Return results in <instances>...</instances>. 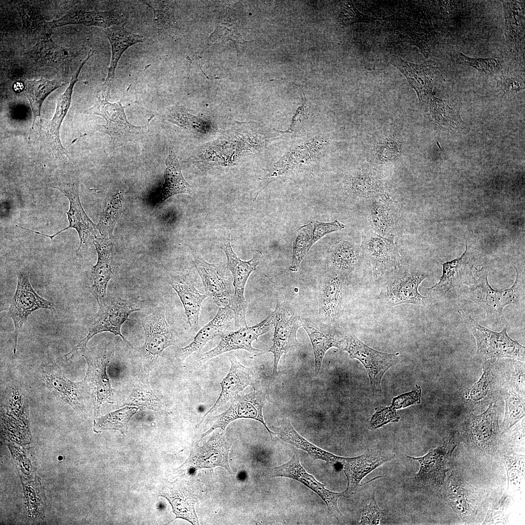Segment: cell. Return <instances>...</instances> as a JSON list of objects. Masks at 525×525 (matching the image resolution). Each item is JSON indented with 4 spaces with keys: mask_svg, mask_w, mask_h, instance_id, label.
<instances>
[{
    "mask_svg": "<svg viewBox=\"0 0 525 525\" xmlns=\"http://www.w3.org/2000/svg\"><path fill=\"white\" fill-rule=\"evenodd\" d=\"M92 55L91 52H88L87 57L80 64L76 72L72 76L68 87L57 98L56 109L52 119L45 123L40 121L41 140L55 157L65 156L70 159L67 150L63 147L60 141V128L70 107L73 87L78 81V75L83 66Z\"/></svg>",
    "mask_w": 525,
    "mask_h": 525,
    "instance_id": "ac0fdd59",
    "label": "cell"
},
{
    "mask_svg": "<svg viewBox=\"0 0 525 525\" xmlns=\"http://www.w3.org/2000/svg\"><path fill=\"white\" fill-rule=\"evenodd\" d=\"M42 379L60 400L75 410L83 408L85 398L89 397L84 380L78 382L70 381L56 365H50L43 369Z\"/></svg>",
    "mask_w": 525,
    "mask_h": 525,
    "instance_id": "484cf974",
    "label": "cell"
},
{
    "mask_svg": "<svg viewBox=\"0 0 525 525\" xmlns=\"http://www.w3.org/2000/svg\"><path fill=\"white\" fill-rule=\"evenodd\" d=\"M400 419L396 409L391 406L380 407L377 409L369 422V428L375 429L390 422H398Z\"/></svg>",
    "mask_w": 525,
    "mask_h": 525,
    "instance_id": "6f0895ef",
    "label": "cell"
},
{
    "mask_svg": "<svg viewBox=\"0 0 525 525\" xmlns=\"http://www.w3.org/2000/svg\"><path fill=\"white\" fill-rule=\"evenodd\" d=\"M234 318V313L230 307H218L213 318L198 331L193 340L178 351V358L184 360L192 353L198 352L210 341L218 335H222Z\"/></svg>",
    "mask_w": 525,
    "mask_h": 525,
    "instance_id": "4dcf8cb0",
    "label": "cell"
},
{
    "mask_svg": "<svg viewBox=\"0 0 525 525\" xmlns=\"http://www.w3.org/2000/svg\"><path fill=\"white\" fill-rule=\"evenodd\" d=\"M369 220L374 232L391 241L402 231V217L398 204L385 194L371 201Z\"/></svg>",
    "mask_w": 525,
    "mask_h": 525,
    "instance_id": "cb8c5ba5",
    "label": "cell"
},
{
    "mask_svg": "<svg viewBox=\"0 0 525 525\" xmlns=\"http://www.w3.org/2000/svg\"><path fill=\"white\" fill-rule=\"evenodd\" d=\"M272 477H284L297 480L317 494L326 504L330 514L339 522H343V515L339 509L338 499L345 496V491L342 492L332 491L325 487L315 477L309 473L302 467L298 455L295 453L286 463L270 469L267 472Z\"/></svg>",
    "mask_w": 525,
    "mask_h": 525,
    "instance_id": "8fae6325",
    "label": "cell"
},
{
    "mask_svg": "<svg viewBox=\"0 0 525 525\" xmlns=\"http://www.w3.org/2000/svg\"><path fill=\"white\" fill-rule=\"evenodd\" d=\"M170 284L177 293L183 305L187 322L191 330L197 332L199 329L200 308L207 295L200 292L190 279L185 275L172 277Z\"/></svg>",
    "mask_w": 525,
    "mask_h": 525,
    "instance_id": "f546056e",
    "label": "cell"
},
{
    "mask_svg": "<svg viewBox=\"0 0 525 525\" xmlns=\"http://www.w3.org/2000/svg\"><path fill=\"white\" fill-rule=\"evenodd\" d=\"M302 327L311 342L314 354L315 372L318 374L327 351L332 347L343 350L346 336L332 328H319L303 320Z\"/></svg>",
    "mask_w": 525,
    "mask_h": 525,
    "instance_id": "d590c367",
    "label": "cell"
},
{
    "mask_svg": "<svg viewBox=\"0 0 525 525\" xmlns=\"http://www.w3.org/2000/svg\"><path fill=\"white\" fill-rule=\"evenodd\" d=\"M458 62L461 64L475 68L486 74H493L499 70L500 61L493 58H474L466 56L460 52L458 55Z\"/></svg>",
    "mask_w": 525,
    "mask_h": 525,
    "instance_id": "db71d44e",
    "label": "cell"
},
{
    "mask_svg": "<svg viewBox=\"0 0 525 525\" xmlns=\"http://www.w3.org/2000/svg\"><path fill=\"white\" fill-rule=\"evenodd\" d=\"M502 360L504 385L525 396V362L509 359Z\"/></svg>",
    "mask_w": 525,
    "mask_h": 525,
    "instance_id": "7dc6e473",
    "label": "cell"
},
{
    "mask_svg": "<svg viewBox=\"0 0 525 525\" xmlns=\"http://www.w3.org/2000/svg\"><path fill=\"white\" fill-rule=\"evenodd\" d=\"M385 143L381 144L379 148H378V152L379 154L382 156L384 154H386L383 158H385L384 160H389L393 159V158L396 157L397 154V147L395 145L393 142L385 141Z\"/></svg>",
    "mask_w": 525,
    "mask_h": 525,
    "instance_id": "03108f58",
    "label": "cell"
},
{
    "mask_svg": "<svg viewBox=\"0 0 525 525\" xmlns=\"http://www.w3.org/2000/svg\"><path fill=\"white\" fill-rule=\"evenodd\" d=\"M272 312L261 322L252 326L240 328L235 332L221 336V340L214 349L202 353L199 357L201 364L223 353L237 350H244L254 354H260L261 350L254 348L252 344L258 337L269 331L273 325Z\"/></svg>",
    "mask_w": 525,
    "mask_h": 525,
    "instance_id": "e0dca14e",
    "label": "cell"
},
{
    "mask_svg": "<svg viewBox=\"0 0 525 525\" xmlns=\"http://www.w3.org/2000/svg\"><path fill=\"white\" fill-rule=\"evenodd\" d=\"M54 304L39 295L33 289L27 271L17 273V284L15 295L11 299L8 315L15 326V346L13 352H16L18 335L28 317L34 311L41 309L52 310Z\"/></svg>",
    "mask_w": 525,
    "mask_h": 525,
    "instance_id": "30bf717a",
    "label": "cell"
},
{
    "mask_svg": "<svg viewBox=\"0 0 525 525\" xmlns=\"http://www.w3.org/2000/svg\"><path fill=\"white\" fill-rule=\"evenodd\" d=\"M312 246L325 235L344 229V224L336 220L330 222L313 221L304 225Z\"/></svg>",
    "mask_w": 525,
    "mask_h": 525,
    "instance_id": "816d5d0a",
    "label": "cell"
},
{
    "mask_svg": "<svg viewBox=\"0 0 525 525\" xmlns=\"http://www.w3.org/2000/svg\"><path fill=\"white\" fill-rule=\"evenodd\" d=\"M274 314V333L273 344L267 352H271L274 357L272 376L275 377L277 373L279 361L298 343L297 332L302 327V320L299 312L291 304L281 299H278Z\"/></svg>",
    "mask_w": 525,
    "mask_h": 525,
    "instance_id": "ba28073f",
    "label": "cell"
},
{
    "mask_svg": "<svg viewBox=\"0 0 525 525\" xmlns=\"http://www.w3.org/2000/svg\"><path fill=\"white\" fill-rule=\"evenodd\" d=\"M232 444L224 432L214 433L202 445H196L192 448L190 455L184 465L193 470L219 466L232 474L228 458Z\"/></svg>",
    "mask_w": 525,
    "mask_h": 525,
    "instance_id": "7402d4cb",
    "label": "cell"
},
{
    "mask_svg": "<svg viewBox=\"0 0 525 525\" xmlns=\"http://www.w3.org/2000/svg\"><path fill=\"white\" fill-rule=\"evenodd\" d=\"M382 511L378 507L373 492L368 505L364 509L359 524L379 525L382 517Z\"/></svg>",
    "mask_w": 525,
    "mask_h": 525,
    "instance_id": "91938a15",
    "label": "cell"
},
{
    "mask_svg": "<svg viewBox=\"0 0 525 525\" xmlns=\"http://www.w3.org/2000/svg\"><path fill=\"white\" fill-rule=\"evenodd\" d=\"M220 247L226 255V266L233 277L234 291L231 308L234 313L235 326L236 328H240L247 326L246 313L247 303L244 297L245 285L250 275L256 269L259 263L261 253L256 252L248 261L242 260L234 252L229 237Z\"/></svg>",
    "mask_w": 525,
    "mask_h": 525,
    "instance_id": "9c48e42d",
    "label": "cell"
},
{
    "mask_svg": "<svg viewBox=\"0 0 525 525\" xmlns=\"http://www.w3.org/2000/svg\"><path fill=\"white\" fill-rule=\"evenodd\" d=\"M122 209L120 195L117 193L108 201L100 216L97 225L101 236L112 239L113 231Z\"/></svg>",
    "mask_w": 525,
    "mask_h": 525,
    "instance_id": "bcb514c9",
    "label": "cell"
},
{
    "mask_svg": "<svg viewBox=\"0 0 525 525\" xmlns=\"http://www.w3.org/2000/svg\"><path fill=\"white\" fill-rule=\"evenodd\" d=\"M440 446L430 450L425 455L419 457L406 455L417 460L420 464L419 471L412 479L419 485L438 487L445 480L451 455L455 445L454 435L450 436Z\"/></svg>",
    "mask_w": 525,
    "mask_h": 525,
    "instance_id": "2e32d148",
    "label": "cell"
},
{
    "mask_svg": "<svg viewBox=\"0 0 525 525\" xmlns=\"http://www.w3.org/2000/svg\"><path fill=\"white\" fill-rule=\"evenodd\" d=\"M303 226L298 230L297 236L293 243L292 260L290 270L296 272L304 257L307 254L312 246L308 234Z\"/></svg>",
    "mask_w": 525,
    "mask_h": 525,
    "instance_id": "f5cc1de1",
    "label": "cell"
},
{
    "mask_svg": "<svg viewBox=\"0 0 525 525\" xmlns=\"http://www.w3.org/2000/svg\"><path fill=\"white\" fill-rule=\"evenodd\" d=\"M48 186L60 191L70 202L69 210L66 212L69 224L57 233L49 235L30 229L17 226V227L41 235L53 240L58 234L69 228L75 229L78 234L80 243L78 251L88 248L97 237V225L94 224L85 211L79 197V182L76 179L57 180L50 183Z\"/></svg>",
    "mask_w": 525,
    "mask_h": 525,
    "instance_id": "5b68a950",
    "label": "cell"
},
{
    "mask_svg": "<svg viewBox=\"0 0 525 525\" xmlns=\"http://www.w3.org/2000/svg\"><path fill=\"white\" fill-rule=\"evenodd\" d=\"M496 402L490 403L482 414L472 413L465 418L462 434L470 443L481 448H489L496 443L499 427Z\"/></svg>",
    "mask_w": 525,
    "mask_h": 525,
    "instance_id": "44dd1931",
    "label": "cell"
},
{
    "mask_svg": "<svg viewBox=\"0 0 525 525\" xmlns=\"http://www.w3.org/2000/svg\"><path fill=\"white\" fill-rule=\"evenodd\" d=\"M501 396L505 401V413L501 424V434L507 432L525 416V396L503 384Z\"/></svg>",
    "mask_w": 525,
    "mask_h": 525,
    "instance_id": "ee69618b",
    "label": "cell"
},
{
    "mask_svg": "<svg viewBox=\"0 0 525 525\" xmlns=\"http://www.w3.org/2000/svg\"><path fill=\"white\" fill-rule=\"evenodd\" d=\"M361 251L357 245L347 240L334 244L327 258L331 271L343 275L353 271L359 264Z\"/></svg>",
    "mask_w": 525,
    "mask_h": 525,
    "instance_id": "ab89813d",
    "label": "cell"
},
{
    "mask_svg": "<svg viewBox=\"0 0 525 525\" xmlns=\"http://www.w3.org/2000/svg\"><path fill=\"white\" fill-rule=\"evenodd\" d=\"M458 313L475 337L477 359L483 362L505 358L525 362V347L508 335L506 328L499 332H493L480 325L462 309Z\"/></svg>",
    "mask_w": 525,
    "mask_h": 525,
    "instance_id": "3957f363",
    "label": "cell"
},
{
    "mask_svg": "<svg viewBox=\"0 0 525 525\" xmlns=\"http://www.w3.org/2000/svg\"><path fill=\"white\" fill-rule=\"evenodd\" d=\"M252 389L245 394L238 395L231 400L227 410L213 417L212 426L202 434L200 441L217 428L224 431L230 423L239 419H251L259 421L263 424L271 437L276 436L275 433L267 426L262 414L266 392L260 382L252 386Z\"/></svg>",
    "mask_w": 525,
    "mask_h": 525,
    "instance_id": "52a82bcc",
    "label": "cell"
},
{
    "mask_svg": "<svg viewBox=\"0 0 525 525\" xmlns=\"http://www.w3.org/2000/svg\"><path fill=\"white\" fill-rule=\"evenodd\" d=\"M126 19L122 14L115 10L106 11H71L62 18L48 22L54 28L67 24H81L87 26H95L105 29L115 25H123Z\"/></svg>",
    "mask_w": 525,
    "mask_h": 525,
    "instance_id": "e575fe53",
    "label": "cell"
},
{
    "mask_svg": "<svg viewBox=\"0 0 525 525\" xmlns=\"http://www.w3.org/2000/svg\"><path fill=\"white\" fill-rule=\"evenodd\" d=\"M507 469H508L507 471L508 479L507 490L510 492H513V491L516 490L517 487H518L520 484L524 475L520 470L517 469L519 468L516 467L515 465L513 466V464L509 465L508 463H507Z\"/></svg>",
    "mask_w": 525,
    "mask_h": 525,
    "instance_id": "e7e4bbea",
    "label": "cell"
},
{
    "mask_svg": "<svg viewBox=\"0 0 525 525\" xmlns=\"http://www.w3.org/2000/svg\"><path fill=\"white\" fill-rule=\"evenodd\" d=\"M275 429L276 435L280 439L305 451L313 459L321 460L341 469L344 457L325 451L306 439L295 430L288 419H283L280 425Z\"/></svg>",
    "mask_w": 525,
    "mask_h": 525,
    "instance_id": "d6a6232c",
    "label": "cell"
},
{
    "mask_svg": "<svg viewBox=\"0 0 525 525\" xmlns=\"http://www.w3.org/2000/svg\"><path fill=\"white\" fill-rule=\"evenodd\" d=\"M468 249L466 242V250L460 257L441 263L442 275L439 281L426 290L433 293L439 298H444L448 292L455 287L466 285L473 278L470 264L467 262L466 256Z\"/></svg>",
    "mask_w": 525,
    "mask_h": 525,
    "instance_id": "f1b7e54d",
    "label": "cell"
},
{
    "mask_svg": "<svg viewBox=\"0 0 525 525\" xmlns=\"http://www.w3.org/2000/svg\"><path fill=\"white\" fill-rule=\"evenodd\" d=\"M284 81L285 82L292 84L293 85H294L297 86L298 88H300V89H301L302 91L304 97V103L301 106L298 107V108L297 109L296 113L293 118L291 124L290 126V127L286 131L283 132V133L296 132L299 131L303 127V126L309 119V111L310 106L309 105V103L305 97L304 92H303L302 88L297 84L292 83L291 82L289 81H283V82Z\"/></svg>",
    "mask_w": 525,
    "mask_h": 525,
    "instance_id": "94428289",
    "label": "cell"
},
{
    "mask_svg": "<svg viewBox=\"0 0 525 525\" xmlns=\"http://www.w3.org/2000/svg\"><path fill=\"white\" fill-rule=\"evenodd\" d=\"M394 453L378 449H369L353 457H345L341 468L347 480L346 496L357 490L361 481L368 473L385 463L394 459Z\"/></svg>",
    "mask_w": 525,
    "mask_h": 525,
    "instance_id": "d4e9b609",
    "label": "cell"
},
{
    "mask_svg": "<svg viewBox=\"0 0 525 525\" xmlns=\"http://www.w3.org/2000/svg\"><path fill=\"white\" fill-rule=\"evenodd\" d=\"M99 308L95 318L88 329L87 335L65 355L69 360L77 354L81 355L88 349L87 344L95 335L105 332H109L118 335L125 342L121 328L128 320L129 316L133 312L139 311L135 304L118 297H105L98 302Z\"/></svg>",
    "mask_w": 525,
    "mask_h": 525,
    "instance_id": "277c9868",
    "label": "cell"
},
{
    "mask_svg": "<svg viewBox=\"0 0 525 525\" xmlns=\"http://www.w3.org/2000/svg\"><path fill=\"white\" fill-rule=\"evenodd\" d=\"M479 380L466 390L464 396L467 405L472 410L483 409L501 397L504 384L502 361L488 360L482 364Z\"/></svg>",
    "mask_w": 525,
    "mask_h": 525,
    "instance_id": "7c38bea8",
    "label": "cell"
},
{
    "mask_svg": "<svg viewBox=\"0 0 525 525\" xmlns=\"http://www.w3.org/2000/svg\"><path fill=\"white\" fill-rule=\"evenodd\" d=\"M391 63L405 76L421 102L428 98L433 88L443 80L438 68L429 62L417 64L399 58L393 59Z\"/></svg>",
    "mask_w": 525,
    "mask_h": 525,
    "instance_id": "4316f807",
    "label": "cell"
},
{
    "mask_svg": "<svg viewBox=\"0 0 525 525\" xmlns=\"http://www.w3.org/2000/svg\"><path fill=\"white\" fill-rule=\"evenodd\" d=\"M141 407H125L104 416L96 417L94 421L93 431L100 433L105 430H116L122 433L127 431V424L136 413L142 410Z\"/></svg>",
    "mask_w": 525,
    "mask_h": 525,
    "instance_id": "f6af8a7d",
    "label": "cell"
},
{
    "mask_svg": "<svg viewBox=\"0 0 525 525\" xmlns=\"http://www.w3.org/2000/svg\"><path fill=\"white\" fill-rule=\"evenodd\" d=\"M498 85L505 92L509 90L519 91L524 88V77L508 72L500 77Z\"/></svg>",
    "mask_w": 525,
    "mask_h": 525,
    "instance_id": "be15d7a7",
    "label": "cell"
},
{
    "mask_svg": "<svg viewBox=\"0 0 525 525\" xmlns=\"http://www.w3.org/2000/svg\"><path fill=\"white\" fill-rule=\"evenodd\" d=\"M164 182L159 193L154 199V203H162L168 198L180 193L191 194L192 187L183 177L179 161L172 148L166 159Z\"/></svg>",
    "mask_w": 525,
    "mask_h": 525,
    "instance_id": "f35d334b",
    "label": "cell"
},
{
    "mask_svg": "<svg viewBox=\"0 0 525 525\" xmlns=\"http://www.w3.org/2000/svg\"><path fill=\"white\" fill-rule=\"evenodd\" d=\"M110 91L98 88L97 94L94 105L85 111L87 114L97 115L106 121V124L98 125L100 129L111 137L115 146L122 145L128 141L135 142L142 139L146 133L148 123L143 126H135L127 120L124 108L130 104L122 106V100L111 103L108 101L110 98Z\"/></svg>",
    "mask_w": 525,
    "mask_h": 525,
    "instance_id": "6da1fadb",
    "label": "cell"
},
{
    "mask_svg": "<svg viewBox=\"0 0 525 525\" xmlns=\"http://www.w3.org/2000/svg\"><path fill=\"white\" fill-rule=\"evenodd\" d=\"M111 46L112 56L108 74L102 85L110 89L115 78L116 68L122 54L129 47L144 41L141 35L133 34L122 25H115L104 30Z\"/></svg>",
    "mask_w": 525,
    "mask_h": 525,
    "instance_id": "74e56055",
    "label": "cell"
},
{
    "mask_svg": "<svg viewBox=\"0 0 525 525\" xmlns=\"http://www.w3.org/2000/svg\"><path fill=\"white\" fill-rule=\"evenodd\" d=\"M210 41L213 42L220 41L224 42L228 40H231L234 44L240 43L244 44L246 41L245 40L235 25L229 24H221L217 25L214 31L211 34L209 38Z\"/></svg>",
    "mask_w": 525,
    "mask_h": 525,
    "instance_id": "9f6ffc18",
    "label": "cell"
},
{
    "mask_svg": "<svg viewBox=\"0 0 525 525\" xmlns=\"http://www.w3.org/2000/svg\"><path fill=\"white\" fill-rule=\"evenodd\" d=\"M202 282L205 294L218 307H230L232 286L227 266L211 263L198 256L192 261Z\"/></svg>",
    "mask_w": 525,
    "mask_h": 525,
    "instance_id": "9a60e30c",
    "label": "cell"
},
{
    "mask_svg": "<svg viewBox=\"0 0 525 525\" xmlns=\"http://www.w3.org/2000/svg\"><path fill=\"white\" fill-rule=\"evenodd\" d=\"M306 161L307 160L305 152L299 145L285 154L275 163L270 173V177H277L287 174Z\"/></svg>",
    "mask_w": 525,
    "mask_h": 525,
    "instance_id": "f907efd6",
    "label": "cell"
},
{
    "mask_svg": "<svg viewBox=\"0 0 525 525\" xmlns=\"http://www.w3.org/2000/svg\"><path fill=\"white\" fill-rule=\"evenodd\" d=\"M361 249L375 277L397 268L402 263L397 245L373 230L362 234Z\"/></svg>",
    "mask_w": 525,
    "mask_h": 525,
    "instance_id": "5bb4252c",
    "label": "cell"
},
{
    "mask_svg": "<svg viewBox=\"0 0 525 525\" xmlns=\"http://www.w3.org/2000/svg\"><path fill=\"white\" fill-rule=\"evenodd\" d=\"M140 323L145 336L140 351L144 359L150 363L157 359L166 348L175 345V337L163 308L157 309L144 317Z\"/></svg>",
    "mask_w": 525,
    "mask_h": 525,
    "instance_id": "ffe728a7",
    "label": "cell"
},
{
    "mask_svg": "<svg viewBox=\"0 0 525 525\" xmlns=\"http://www.w3.org/2000/svg\"><path fill=\"white\" fill-rule=\"evenodd\" d=\"M97 253V261L92 267L91 292L97 302L106 296L107 284L113 275L112 239L97 237L93 244Z\"/></svg>",
    "mask_w": 525,
    "mask_h": 525,
    "instance_id": "83f0119b",
    "label": "cell"
},
{
    "mask_svg": "<svg viewBox=\"0 0 525 525\" xmlns=\"http://www.w3.org/2000/svg\"><path fill=\"white\" fill-rule=\"evenodd\" d=\"M340 276L331 271L324 279L319 290V315L327 323L333 322L341 309L342 288Z\"/></svg>",
    "mask_w": 525,
    "mask_h": 525,
    "instance_id": "8d00e7d4",
    "label": "cell"
},
{
    "mask_svg": "<svg viewBox=\"0 0 525 525\" xmlns=\"http://www.w3.org/2000/svg\"><path fill=\"white\" fill-rule=\"evenodd\" d=\"M149 374L147 368L140 373L131 394L125 401V405L145 407L155 411L160 410L162 403L151 388Z\"/></svg>",
    "mask_w": 525,
    "mask_h": 525,
    "instance_id": "7bdbcfd3",
    "label": "cell"
},
{
    "mask_svg": "<svg viewBox=\"0 0 525 525\" xmlns=\"http://www.w3.org/2000/svg\"><path fill=\"white\" fill-rule=\"evenodd\" d=\"M421 388L418 385L414 390L394 398L391 407L395 409L405 408L413 404L421 402Z\"/></svg>",
    "mask_w": 525,
    "mask_h": 525,
    "instance_id": "6125c7cd",
    "label": "cell"
},
{
    "mask_svg": "<svg viewBox=\"0 0 525 525\" xmlns=\"http://www.w3.org/2000/svg\"><path fill=\"white\" fill-rule=\"evenodd\" d=\"M451 490L450 499L454 508L460 514L468 515L472 512L471 504L468 497V493L465 492V489H456L455 486Z\"/></svg>",
    "mask_w": 525,
    "mask_h": 525,
    "instance_id": "680465c9",
    "label": "cell"
},
{
    "mask_svg": "<svg viewBox=\"0 0 525 525\" xmlns=\"http://www.w3.org/2000/svg\"><path fill=\"white\" fill-rule=\"evenodd\" d=\"M65 84V82L57 79L49 80L42 78L38 80H23L24 93L30 102L33 111V128L36 118L39 117L41 118V107L45 99L51 92Z\"/></svg>",
    "mask_w": 525,
    "mask_h": 525,
    "instance_id": "b9f144b4",
    "label": "cell"
},
{
    "mask_svg": "<svg viewBox=\"0 0 525 525\" xmlns=\"http://www.w3.org/2000/svg\"><path fill=\"white\" fill-rule=\"evenodd\" d=\"M229 359L231 364L230 369L220 382V394L213 406L203 417L200 423L206 416L231 402L246 386H254L260 382L259 371L256 368L243 365L233 355L229 356Z\"/></svg>",
    "mask_w": 525,
    "mask_h": 525,
    "instance_id": "603a6c76",
    "label": "cell"
},
{
    "mask_svg": "<svg viewBox=\"0 0 525 525\" xmlns=\"http://www.w3.org/2000/svg\"><path fill=\"white\" fill-rule=\"evenodd\" d=\"M113 353V347L108 344L91 350L87 349L81 354L87 361V370L84 380L89 397L91 398L96 418L100 415L102 403L110 402L112 397L106 368Z\"/></svg>",
    "mask_w": 525,
    "mask_h": 525,
    "instance_id": "8992f818",
    "label": "cell"
},
{
    "mask_svg": "<svg viewBox=\"0 0 525 525\" xmlns=\"http://www.w3.org/2000/svg\"><path fill=\"white\" fill-rule=\"evenodd\" d=\"M427 277L425 274L408 271L396 274L386 282L381 292L383 302L390 307L406 303L425 306L426 298L419 293L418 288Z\"/></svg>",
    "mask_w": 525,
    "mask_h": 525,
    "instance_id": "d6986e66",
    "label": "cell"
},
{
    "mask_svg": "<svg viewBox=\"0 0 525 525\" xmlns=\"http://www.w3.org/2000/svg\"><path fill=\"white\" fill-rule=\"evenodd\" d=\"M161 495L172 505L175 519L182 518L192 525H199L195 510L198 496L194 492L176 481L167 483L162 490Z\"/></svg>",
    "mask_w": 525,
    "mask_h": 525,
    "instance_id": "836d02e7",
    "label": "cell"
},
{
    "mask_svg": "<svg viewBox=\"0 0 525 525\" xmlns=\"http://www.w3.org/2000/svg\"><path fill=\"white\" fill-rule=\"evenodd\" d=\"M377 19L379 18L363 14L352 3L347 2L340 11L337 22L339 25L344 27L357 22H369Z\"/></svg>",
    "mask_w": 525,
    "mask_h": 525,
    "instance_id": "11a10c76",
    "label": "cell"
},
{
    "mask_svg": "<svg viewBox=\"0 0 525 525\" xmlns=\"http://www.w3.org/2000/svg\"><path fill=\"white\" fill-rule=\"evenodd\" d=\"M343 350L351 358L358 360L366 368L373 390L381 389L382 378L386 370L397 362L399 353H386L376 350L360 341L355 335L346 336Z\"/></svg>",
    "mask_w": 525,
    "mask_h": 525,
    "instance_id": "4fadbf2b",
    "label": "cell"
},
{
    "mask_svg": "<svg viewBox=\"0 0 525 525\" xmlns=\"http://www.w3.org/2000/svg\"><path fill=\"white\" fill-rule=\"evenodd\" d=\"M505 18L507 43L511 52L524 56L525 4L516 0H502Z\"/></svg>",
    "mask_w": 525,
    "mask_h": 525,
    "instance_id": "1f68e13d",
    "label": "cell"
},
{
    "mask_svg": "<svg viewBox=\"0 0 525 525\" xmlns=\"http://www.w3.org/2000/svg\"><path fill=\"white\" fill-rule=\"evenodd\" d=\"M515 269L516 280L509 288L503 290L493 289L489 283L488 272H486L477 279L473 278L468 284L462 286L464 294L482 308L489 317L498 321L506 306L519 303L524 296V280Z\"/></svg>",
    "mask_w": 525,
    "mask_h": 525,
    "instance_id": "7a4b0ae2",
    "label": "cell"
},
{
    "mask_svg": "<svg viewBox=\"0 0 525 525\" xmlns=\"http://www.w3.org/2000/svg\"><path fill=\"white\" fill-rule=\"evenodd\" d=\"M2 404L7 412L23 419L28 416V402L24 392L17 385L10 386L4 393Z\"/></svg>",
    "mask_w": 525,
    "mask_h": 525,
    "instance_id": "681fc988",
    "label": "cell"
},
{
    "mask_svg": "<svg viewBox=\"0 0 525 525\" xmlns=\"http://www.w3.org/2000/svg\"><path fill=\"white\" fill-rule=\"evenodd\" d=\"M347 188L350 194L358 198H375L385 194L380 177L366 169L352 173L348 180Z\"/></svg>",
    "mask_w": 525,
    "mask_h": 525,
    "instance_id": "60d3db41",
    "label": "cell"
},
{
    "mask_svg": "<svg viewBox=\"0 0 525 525\" xmlns=\"http://www.w3.org/2000/svg\"><path fill=\"white\" fill-rule=\"evenodd\" d=\"M154 12L153 22L158 34L175 22L173 6L171 1L165 0H140Z\"/></svg>",
    "mask_w": 525,
    "mask_h": 525,
    "instance_id": "c3c4849f",
    "label": "cell"
}]
</instances>
